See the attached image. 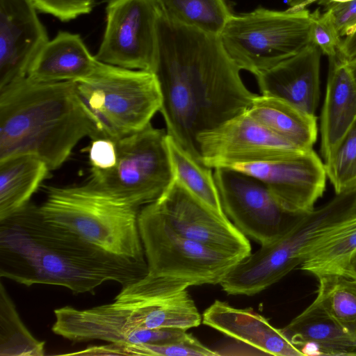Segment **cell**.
I'll return each instance as SVG.
<instances>
[{"label":"cell","mask_w":356,"mask_h":356,"mask_svg":"<svg viewBox=\"0 0 356 356\" xmlns=\"http://www.w3.org/2000/svg\"><path fill=\"white\" fill-rule=\"evenodd\" d=\"M240 71L220 36L178 23L159 10L152 71L161 94L159 112L168 135L200 162L197 136L245 113L257 95Z\"/></svg>","instance_id":"obj_1"},{"label":"cell","mask_w":356,"mask_h":356,"mask_svg":"<svg viewBox=\"0 0 356 356\" xmlns=\"http://www.w3.org/2000/svg\"><path fill=\"white\" fill-rule=\"evenodd\" d=\"M147 273V262L111 254L48 222L33 203L0 220V276L26 286L56 285L74 294L93 293L104 282L123 286Z\"/></svg>","instance_id":"obj_2"},{"label":"cell","mask_w":356,"mask_h":356,"mask_svg":"<svg viewBox=\"0 0 356 356\" xmlns=\"http://www.w3.org/2000/svg\"><path fill=\"white\" fill-rule=\"evenodd\" d=\"M102 136L74 81L26 76L0 89V161L31 154L54 170L83 138Z\"/></svg>","instance_id":"obj_3"},{"label":"cell","mask_w":356,"mask_h":356,"mask_svg":"<svg viewBox=\"0 0 356 356\" xmlns=\"http://www.w3.org/2000/svg\"><path fill=\"white\" fill-rule=\"evenodd\" d=\"M39 206L44 218L115 255L147 262L138 209L97 193L85 184L47 189Z\"/></svg>","instance_id":"obj_4"},{"label":"cell","mask_w":356,"mask_h":356,"mask_svg":"<svg viewBox=\"0 0 356 356\" xmlns=\"http://www.w3.org/2000/svg\"><path fill=\"white\" fill-rule=\"evenodd\" d=\"M104 136L118 140L151 122L161 106L154 74L99 61L90 75L74 81Z\"/></svg>","instance_id":"obj_5"},{"label":"cell","mask_w":356,"mask_h":356,"mask_svg":"<svg viewBox=\"0 0 356 356\" xmlns=\"http://www.w3.org/2000/svg\"><path fill=\"white\" fill-rule=\"evenodd\" d=\"M115 141L114 168L106 171L92 169L85 185L138 209L156 201L175 179L166 131L150 122Z\"/></svg>","instance_id":"obj_6"},{"label":"cell","mask_w":356,"mask_h":356,"mask_svg":"<svg viewBox=\"0 0 356 356\" xmlns=\"http://www.w3.org/2000/svg\"><path fill=\"white\" fill-rule=\"evenodd\" d=\"M311 13L306 8L277 11L259 7L232 15L220 35L232 61L254 76L312 44Z\"/></svg>","instance_id":"obj_7"},{"label":"cell","mask_w":356,"mask_h":356,"mask_svg":"<svg viewBox=\"0 0 356 356\" xmlns=\"http://www.w3.org/2000/svg\"><path fill=\"white\" fill-rule=\"evenodd\" d=\"M346 217L345 207L336 199L298 215L277 240L238 262L220 282L222 290L229 295L260 293L300 266L316 238Z\"/></svg>","instance_id":"obj_8"},{"label":"cell","mask_w":356,"mask_h":356,"mask_svg":"<svg viewBox=\"0 0 356 356\" xmlns=\"http://www.w3.org/2000/svg\"><path fill=\"white\" fill-rule=\"evenodd\" d=\"M186 282L147 273L122 286L114 298L113 318L119 339L143 343L146 330H188L202 323Z\"/></svg>","instance_id":"obj_9"},{"label":"cell","mask_w":356,"mask_h":356,"mask_svg":"<svg viewBox=\"0 0 356 356\" xmlns=\"http://www.w3.org/2000/svg\"><path fill=\"white\" fill-rule=\"evenodd\" d=\"M138 222L151 275L184 281L191 286L220 284L241 260L179 234L150 204L139 211Z\"/></svg>","instance_id":"obj_10"},{"label":"cell","mask_w":356,"mask_h":356,"mask_svg":"<svg viewBox=\"0 0 356 356\" xmlns=\"http://www.w3.org/2000/svg\"><path fill=\"white\" fill-rule=\"evenodd\" d=\"M213 177L227 217L261 245L277 240L298 216L285 211L267 186L254 177L218 168Z\"/></svg>","instance_id":"obj_11"},{"label":"cell","mask_w":356,"mask_h":356,"mask_svg":"<svg viewBox=\"0 0 356 356\" xmlns=\"http://www.w3.org/2000/svg\"><path fill=\"white\" fill-rule=\"evenodd\" d=\"M159 6L156 0H109L97 60L152 72L156 50Z\"/></svg>","instance_id":"obj_12"},{"label":"cell","mask_w":356,"mask_h":356,"mask_svg":"<svg viewBox=\"0 0 356 356\" xmlns=\"http://www.w3.org/2000/svg\"><path fill=\"white\" fill-rule=\"evenodd\" d=\"M150 205L175 231L189 239L241 259L251 253L249 240L227 216L212 210L176 179Z\"/></svg>","instance_id":"obj_13"},{"label":"cell","mask_w":356,"mask_h":356,"mask_svg":"<svg viewBox=\"0 0 356 356\" xmlns=\"http://www.w3.org/2000/svg\"><path fill=\"white\" fill-rule=\"evenodd\" d=\"M232 168L261 181L287 212L298 215L315 208L327 180L325 165L314 150L298 149L267 161L235 165Z\"/></svg>","instance_id":"obj_14"},{"label":"cell","mask_w":356,"mask_h":356,"mask_svg":"<svg viewBox=\"0 0 356 356\" xmlns=\"http://www.w3.org/2000/svg\"><path fill=\"white\" fill-rule=\"evenodd\" d=\"M202 163L212 169L270 161L299 149L245 111L197 138Z\"/></svg>","instance_id":"obj_15"},{"label":"cell","mask_w":356,"mask_h":356,"mask_svg":"<svg viewBox=\"0 0 356 356\" xmlns=\"http://www.w3.org/2000/svg\"><path fill=\"white\" fill-rule=\"evenodd\" d=\"M32 0H0V89L27 76L49 41Z\"/></svg>","instance_id":"obj_16"},{"label":"cell","mask_w":356,"mask_h":356,"mask_svg":"<svg viewBox=\"0 0 356 356\" xmlns=\"http://www.w3.org/2000/svg\"><path fill=\"white\" fill-rule=\"evenodd\" d=\"M322 52L313 43L296 55L256 76L261 95L281 98L316 115L321 98Z\"/></svg>","instance_id":"obj_17"},{"label":"cell","mask_w":356,"mask_h":356,"mask_svg":"<svg viewBox=\"0 0 356 356\" xmlns=\"http://www.w3.org/2000/svg\"><path fill=\"white\" fill-rule=\"evenodd\" d=\"M202 323L264 355L304 356L284 333L251 309H238L216 300L203 313Z\"/></svg>","instance_id":"obj_18"},{"label":"cell","mask_w":356,"mask_h":356,"mask_svg":"<svg viewBox=\"0 0 356 356\" xmlns=\"http://www.w3.org/2000/svg\"><path fill=\"white\" fill-rule=\"evenodd\" d=\"M320 118V151L325 168L356 122V81L346 60L329 57Z\"/></svg>","instance_id":"obj_19"},{"label":"cell","mask_w":356,"mask_h":356,"mask_svg":"<svg viewBox=\"0 0 356 356\" xmlns=\"http://www.w3.org/2000/svg\"><path fill=\"white\" fill-rule=\"evenodd\" d=\"M282 329L303 355H356V338L314 301Z\"/></svg>","instance_id":"obj_20"},{"label":"cell","mask_w":356,"mask_h":356,"mask_svg":"<svg viewBox=\"0 0 356 356\" xmlns=\"http://www.w3.org/2000/svg\"><path fill=\"white\" fill-rule=\"evenodd\" d=\"M99 63L79 34L59 31L37 56L26 77L44 83L76 81L92 73Z\"/></svg>","instance_id":"obj_21"},{"label":"cell","mask_w":356,"mask_h":356,"mask_svg":"<svg viewBox=\"0 0 356 356\" xmlns=\"http://www.w3.org/2000/svg\"><path fill=\"white\" fill-rule=\"evenodd\" d=\"M246 112L267 129L299 149H313L316 142V115L305 113L281 98L257 95Z\"/></svg>","instance_id":"obj_22"},{"label":"cell","mask_w":356,"mask_h":356,"mask_svg":"<svg viewBox=\"0 0 356 356\" xmlns=\"http://www.w3.org/2000/svg\"><path fill=\"white\" fill-rule=\"evenodd\" d=\"M356 252V213L332 226L308 248L300 269L315 277L325 274L346 275Z\"/></svg>","instance_id":"obj_23"},{"label":"cell","mask_w":356,"mask_h":356,"mask_svg":"<svg viewBox=\"0 0 356 356\" xmlns=\"http://www.w3.org/2000/svg\"><path fill=\"white\" fill-rule=\"evenodd\" d=\"M49 171L43 161L31 154L0 161V220L28 204Z\"/></svg>","instance_id":"obj_24"},{"label":"cell","mask_w":356,"mask_h":356,"mask_svg":"<svg viewBox=\"0 0 356 356\" xmlns=\"http://www.w3.org/2000/svg\"><path fill=\"white\" fill-rule=\"evenodd\" d=\"M168 146L175 179L212 210L226 216L221 205L212 168L194 159L169 135Z\"/></svg>","instance_id":"obj_25"},{"label":"cell","mask_w":356,"mask_h":356,"mask_svg":"<svg viewBox=\"0 0 356 356\" xmlns=\"http://www.w3.org/2000/svg\"><path fill=\"white\" fill-rule=\"evenodd\" d=\"M316 277L318 285L314 302L356 338V278L340 274Z\"/></svg>","instance_id":"obj_26"},{"label":"cell","mask_w":356,"mask_h":356,"mask_svg":"<svg viewBox=\"0 0 356 356\" xmlns=\"http://www.w3.org/2000/svg\"><path fill=\"white\" fill-rule=\"evenodd\" d=\"M159 10L171 19L220 36L233 15L226 0H156Z\"/></svg>","instance_id":"obj_27"},{"label":"cell","mask_w":356,"mask_h":356,"mask_svg":"<svg viewBox=\"0 0 356 356\" xmlns=\"http://www.w3.org/2000/svg\"><path fill=\"white\" fill-rule=\"evenodd\" d=\"M45 342L25 326L3 284L0 283V356H43Z\"/></svg>","instance_id":"obj_28"},{"label":"cell","mask_w":356,"mask_h":356,"mask_svg":"<svg viewBox=\"0 0 356 356\" xmlns=\"http://www.w3.org/2000/svg\"><path fill=\"white\" fill-rule=\"evenodd\" d=\"M325 168L335 193L356 186V122Z\"/></svg>","instance_id":"obj_29"},{"label":"cell","mask_w":356,"mask_h":356,"mask_svg":"<svg viewBox=\"0 0 356 356\" xmlns=\"http://www.w3.org/2000/svg\"><path fill=\"white\" fill-rule=\"evenodd\" d=\"M124 355L214 356L218 353L203 345L188 333L179 341L161 344L122 343Z\"/></svg>","instance_id":"obj_30"},{"label":"cell","mask_w":356,"mask_h":356,"mask_svg":"<svg viewBox=\"0 0 356 356\" xmlns=\"http://www.w3.org/2000/svg\"><path fill=\"white\" fill-rule=\"evenodd\" d=\"M312 43L318 47L322 54L329 57H338L341 36L330 10L321 14L318 10L311 13Z\"/></svg>","instance_id":"obj_31"},{"label":"cell","mask_w":356,"mask_h":356,"mask_svg":"<svg viewBox=\"0 0 356 356\" xmlns=\"http://www.w3.org/2000/svg\"><path fill=\"white\" fill-rule=\"evenodd\" d=\"M95 0H32L37 10L69 22L90 13Z\"/></svg>","instance_id":"obj_32"},{"label":"cell","mask_w":356,"mask_h":356,"mask_svg":"<svg viewBox=\"0 0 356 356\" xmlns=\"http://www.w3.org/2000/svg\"><path fill=\"white\" fill-rule=\"evenodd\" d=\"M88 155L92 169L100 171L112 169L118 157L115 140L104 136L92 139Z\"/></svg>","instance_id":"obj_33"},{"label":"cell","mask_w":356,"mask_h":356,"mask_svg":"<svg viewBox=\"0 0 356 356\" xmlns=\"http://www.w3.org/2000/svg\"><path fill=\"white\" fill-rule=\"evenodd\" d=\"M326 6L332 13L341 37L348 36L356 30V0Z\"/></svg>","instance_id":"obj_34"},{"label":"cell","mask_w":356,"mask_h":356,"mask_svg":"<svg viewBox=\"0 0 356 356\" xmlns=\"http://www.w3.org/2000/svg\"><path fill=\"white\" fill-rule=\"evenodd\" d=\"M356 57V30L350 35L346 36L341 41L338 58L343 60H349Z\"/></svg>","instance_id":"obj_35"},{"label":"cell","mask_w":356,"mask_h":356,"mask_svg":"<svg viewBox=\"0 0 356 356\" xmlns=\"http://www.w3.org/2000/svg\"><path fill=\"white\" fill-rule=\"evenodd\" d=\"M290 6V8L299 10L306 8V6L318 0H286Z\"/></svg>","instance_id":"obj_36"},{"label":"cell","mask_w":356,"mask_h":356,"mask_svg":"<svg viewBox=\"0 0 356 356\" xmlns=\"http://www.w3.org/2000/svg\"><path fill=\"white\" fill-rule=\"evenodd\" d=\"M346 276L356 278V252L352 257L346 272Z\"/></svg>","instance_id":"obj_37"},{"label":"cell","mask_w":356,"mask_h":356,"mask_svg":"<svg viewBox=\"0 0 356 356\" xmlns=\"http://www.w3.org/2000/svg\"><path fill=\"white\" fill-rule=\"evenodd\" d=\"M349 68L350 69L356 81V57L349 60H346Z\"/></svg>","instance_id":"obj_38"},{"label":"cell","mask_w":356,"mask_h":356,"mask_svg":"<svg viewBox=\"0 0 356 356\" xmlns=\"http://www.w3.org/2000/svg\"><path fill=\"white\" fill-rule=\"evenodd\" d=\"M353 0H325L323 3L326 5L328 3H345L348 1H351Z\"/></svg>","instance_id":"obj_39"}]
</instances>
